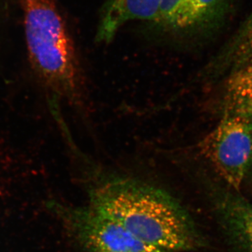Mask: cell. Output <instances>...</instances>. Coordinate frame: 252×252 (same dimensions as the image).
Segmentation results:
<instances>
[{
  "label": "cell",
  "mask_w": 252,
  "mask_h": 252,
  "mask_svg": "<svg viewBox=\"0 0 252 252\" xmlns=\"http://www.w3.org/2000/svg\"><path fill=\"white\" fill-rule=\"evenodd\" d=\"M63 213L83 252H169L146 243L91 206Z\"/></svg>",
  "instance_id": "4"
},
{
  "label": "cell",
  "mask_w": 252,
  "mask_h": 252,
  "mask_svg": "<svg viewBox=\"0 0 252 252\" xmlns=\"http://www.w3.org/2000/svg\"><path fill=\"white\" fill-rule=\"evenodd\" d=\"M215 212L228 252H252V203L231 192L219 193Z\"/></svg>",
  "instance_id": "6"
},
{
  "label": "cell",
  "mask_w": 252,
  "mask_h": 252,
  "mask_svg": "<svg viewBox=\"0 0 252 252\" xmlns=\"http://www.w3.org/2000/svg\"><path fill=\"white\" fill-rule=\"evenodd\" d=\"M90 206L146 243L169 252L197 251L204 239L185 207L165 190L129 177H110L90 190Z\"/></svg>",
  "instance_id": "1"
},
{
  "label": "cell",
  "mask_w": 252,
  "mask_h": 252,
  "mask_svg": "<svg viewBox=\"0 0 252 252\" xmlns=\"http://www.w3.org/2000/svg\"><path fill=\"white\" fill-rule=\"evenodd\" d=\"M223 117L252 123V64L228 75L223 97Z\"/></svg>",
  "instance_id": "8"
},
{
  "label": "cell",
  "mask_w": 252,
  "mask_h": 252,
  "mask_svg": "<svg viewBox=\"0 0 252 252\" xmlns=\"http://www.w3.org/2000/svg\"><path fill=\"white\" fill-rule=\"evenodd\" d=\"M200 148L222 178L240 190L252 166V123L223 117Z\"/></svg>",
  "instance_id": "3"
},
{
  "label": "cell",
  "mask_w": 252,
  "mask_h": 252,
  "mask_svg": "<svg viewBox=\"0 0 252 252\" xmlns=\"http://www.w3.org/2000/svg\"><path fill=\"white\" fill-rule=\"evenodd\" d=\"M221 0H161L157 30L175 39L187 37L213 21Z\"/></svg>",
  "instance_id": "5"
},
{
  "label": "cell",
  "mask_w": 252,
  "mask_h": 252,
  "mask_svg": "<svg viewBox=\"0 0 252 252\" xmlns=\"http://www.w3.org/2000/svg\"><path fill=\"white\" fill-rule=\"evenodd\" d=\"M25 35L34 72L55 95L82 102V79L74 44L54 0H19Z\"/></svg>",
  "instance_id": "2"
},
{
  "label": "cell",
  "mask_w": 252,
  "mask_h": 252,
  "mask_svg": "<svg viewBox=\"0 0 252 252\" xmlns=\"http://www.w3.org/2000/svg\"><path fill=\"white\" fill-rule=\"evenodd\" d=\"M161 0H105L101 10L96 41L108 43L126 23L135 20L153 22Z\"/></svg>",
  "instance_id": "7"
},
{
  "label": "cell",
  "mask_w": 252,
  "mask_h": 252,
  "mask_svg": "<svg viewBox=\"0 0 252 252\" xmlns=\"http://www.w3.org/2000/svg\"><path fill=\"white\" fill-rule=\"evenodd\" d=\"M219 59L223 67L230 72L252 64V13Z\"/></svg>",
  "instance_id": "9"
}]
</instances>
